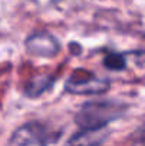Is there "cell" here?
Returning a JSON list of instances; mask_svg holds the SVG:
<instances>
[{"label":"cell","mask_w":145,"mask_h":146,"mask_svg":"<svg viewBox=\"0 0 145 146\" xmlns=\"http://www.w3.org/2000/svg\"><path fill=\"white\" fill-rule=\"evenodd\" d=\"M111 87V82L105 77H98L94 72L78 70L71 74L65 82V91L73 95H101Z\"/></svg>","instance_id":"7a4b0ae2"},{"label":"cell","mask_w":145,"mask_h":146,"mask_svg":"<svg viewBox=\"0 0 145 146\" xmlns=\"http://www.w3.org/2000/svg\"><path fill=\"white\" fill-rule=\"evenodd\" d=\"M54 84V78L50 75H37L33 77L26 85H24V95L29 98L41 97L46 91H48Z\"/></svg>","instance_id":"8992f818"},{"label":"cell","mask_w":145,"mask_h":146,"mask_svg":"<svg viewBox=\"0 0 145 146\" xmlns=\"http://www.w3.org/2000/svg\"><path fill=\"white\" fill-rule=\"evenodd\" d=\"M127 58L132 60L138 67L145 68V51H132V52H125Z\"/></svg>","instance_id":"ba28073f"},{"label":"cell","mask_w":145,"mask_h":146,"mask_svg":"<svg viewBox=\"0 0 145 146\" xmlns=\"http://www.w3.org/2000/svg\"><path fill=\"white\" fill-rule=\"evenodd\" d=\"M127 105L120 101L98 99L86 102L76 113V123L80 129L107 126L110 122L124 115Z\"/></svg>","instance_id":"6da1fadb"},{"label":"cell","mask_w":145,"mask_h":146,"mask_svg":"<svg viewBox=\"0 0 145 146\" xmlns=\"http://www.w3.org/2000/svg\"><path fill=\"white\" fill-rule=\"evenodd\" d=\"M135 138H137V143L145 146V123L135 132Z\"/></svg>","instance_id":"9c48e42d"},{"label":"cell","mask_w":145,"mask_h":146,"mask_svg":"<svg viewBox=\"0 0 145 146\" xmlns=\"http://www.w3.org/2000/svg\"><path fill=\"white\" fill-rule=\"evenodd\" d=\"M102 64L111 71H122L127 67V55L121 52H110L104 57Z\"/></svg>","instance_id":"52a82bcc"},{"label":"cell","mask_w":145,"mask_h":146,"mask_svg":"<svg viewBox=\"0 0 145 146\" xmlns=\"http://www.w3.org/2000/svg\"><path fill=\"white\" fill-rule=\"evenodd\" d=\"M26 50L29 54L36 57L53 58L60 52L61 46L58 40L48 31H37L26 38Z\"/></svg>","instance_id":"277c9868"},{"label":"cell","mask_w":145,"mask_h":146,"mask_svg":"<svg viewBox=\"0 0 145 146\" xmlns=\"http://www.w3.org/2000/svg\"><path fill=\"white\" fill-rule=\"evenodd\" d=\"M110 136V129L107 126L81 129L73 135L68 141V146H101Z\"/></svg>","instance_id":"5b68a950"},{"label":"cell","mask_w":145,"mask_h":146,"mask_svg":"<svg viewBox=\"0 0 145 146\" xmlns=\"http://www.w3.org/2000/svg\"><path fill=\"white\" fill-rule=\"evenodd\" d=\"M54 141L53 132L48 131L46 125L40 122H29L19 128L11 139V146H47L50 142Z\"/></svg>","instance_id":"3957f363"}]
</instances>
